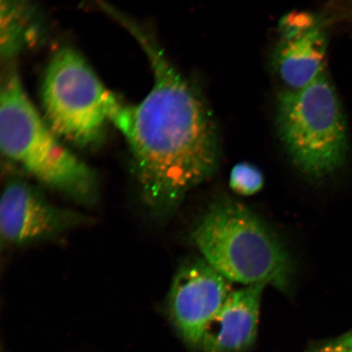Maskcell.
<instances>
[{"label":"cell","mask_w":352,"mask_h":352,"mask_svg":"<svg viewBox=\"0 0 352 352\" xmlns=\"http://www.w3.org/2000/svg\"><path fill=\"white\" fill-rule=\"evenodd\" d=\"M125 26L151 60L153 85L142 102L123 105L113 125L129 142L144 199L170 210L208 179L219 160L217 126L208 104L140 26Z\"/></svg>","instance_id":"1"},{"label":"cell","mask_w":352,"mask_h":352,"mask_svg":"<svg viewBox=\"0 0 352 352\" xmlns=\"http://www.w3.org/2000/svg\"><path fill=\"white\" fill-rule=\"evenodd\" d=\"M26 94L19 74L7 70L0 95V146L8 160L38 182L83 204L98 196L94 171L59 142Z\"/></svg>","instance_id":"2"},{"label":"cell","mask_w":352,"mask_h":352,"mask_svg":"<svg viewBox=\"0 0 352 352\" xmlns=\"http://www.w3.org/2000/svg\"><path fill=\"white\" fill-rule=\"evenodd\" d=\"M192 239L205 261L230 281L280 289L289 283L293 266L287 250L243 205L222 201L211 206Z\"/></svg>","instance_id":"3"},{"label":"cell","mask_w":352,"mask_h":352,"mask_svg":"<svg viewBox=\"0 0 352 352\" xmlns=\"http://www.w3.org/2000/svg\"><path fill=\"white\" fill-rule=\"evenodd\" d=\"M276 122L286 151L303 173L321 177L344 164L345 118L325 73L300 90L281 91L276 99Z\"/></svg>","instance_id":"4"},{"label":"cell","mask_w":352,"mask_h":352,"mask_svg":"<svg viewBox=\"0 0 352 352\" xmlns=\"http://www.w3.org/2000/svg\"><path fill=\"white\" fill-rule=\"evenodd\" d=\"M45 120L54 133L78 146L103 138L123 107L103 85L87 60L69 47L56 51L42 86Z\"/></svg>","instance_id":"5"},{"label":"cell","mask_w":352,"mask_h":352,"mask_svg":"<svg viewBox=\"0 0 352 352\" xmlns=\"http://www.w3.org/2000/svg\"><path fill=\"white\" fill-rule=\"evenodd\" d=\"M232 292L230 281L204 258L179 268L170 286L167 311L188 346H201L206 329Z\"/></svg>","instance_id":"6"},{"label":"cell","mask_w":352,"mask_h":352,"mask_svg":"<svg viewBox=\"0 0 352 352\" xmlns=\"http://www.w3.org/2000/svg\"><path fill=\"white\" fill-rule=\"evenodd\" d=\"M83 221L80 214L52 204L20 179H8L0 201V234L4 243L21 246L54 239Z\"/></svg>","instance_id":"7"},{"label":"cell","mask_w":352,"mask_h":352,"mask_svg":"<svg viewBox=\"0 0 352 352\" xmlns=\"http://www.w3.org/2000/svg\"><path fill=\"white\" fill-rule=\"evenodd\" d=\"M327 37L320 20L306 12H293L280 21L272 66L285 90H300L324 73Z\"/></svg>","instance_id":"8"},{"label":"cell","mask_w":352,"mask_h":352,"mask_svg":"<svg viewBox=\"0 0 352 352\" xmlns=\"http://www.w3.org/2000/svg\"><path fill=\"white\" fill-rule=\"evenodd\" d=\"M265 286L232 290L206 330L200 346L204 352H244L254 345Z\"/></svg>","instance_id":"9"},{"label":"cell","mask_w":352,"mask_h":352,"mask_svg":"<svg viewBox=\"0 0 352 352\" xmlns=\"http://www.w3.org/2000/svg\"><path fill=\"white\" fill-rule=\"evenodd\" d=\"M263 175L256 166L242 162L233 167L230 187L236 192L244 196H252L261 191L263 186Z\"/></svg>","instance_id":"10"},{"label":"cell","mask_w":352,"mask_h":352,"mask_svg":"<svg viewBox=\"0 0 352 352\" xmlns=\"http://www.w3.org/2000/svg\"><path fill=\"white\" fill-rule=\"evenodd\" d=\"M314 352H352V337L337 344L325 346Z\"/></svg>","instance_id":"11"}]
</instances>
